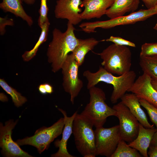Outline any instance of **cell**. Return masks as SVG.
<instances>
[{
  "label": "cell",
  "mask_w": 157,
  "mask_h": 157,
  "mask_svg": "<svg viewBox=\"0 0 157 157\" xmlns=\"http://www.w3.org/2000/svg\"><path fill=\"white\" fill-rule=\"evenodd\" d=\"M67 26L64 32L56 28L53 30L52 40L47 48L48 61L54 73L61 69L69 53L73 51L78 43L79 39L75 35L74 25L68 22Z\"/></svg>",
  "instance_id": "cell-1"
},
{
  "label": "cell",
  "mask_w": 157,
  "mask_h": 157,
  "mask_svg": "<svg viewBox=\"0 0 157 157\" xmlns=\"http://www.w3.org/2000/svg\"><path fill=\"white\" fill-rule=\"evenodd\" d=\"M139 122L147 128H154L149 122L145 113L141 107L140 99L134 93H126L121 99Z\"/></svg>",
  "instance_id": "cell-16"
},
{
  "label": "cell",
  "mask_w": 157,
  "mask_h": 157,
  "mask_svg": "<svg viewBox=\"0 0 157 157\" xmlns=\"http://www.w3.org/2000/svg\"><path fill=\"white\" fill-rule=\"evenodd\" d=\"M157 56V42L145 43L141 46L140 57Z\"/></svg>",
  "instance_id": "cell-26"
},
{
  "label": "cell",
  "mask_w": 157,
  "mask_h": 157,
  "mask_svg": "<svg viewBox=\"0 0 157 157\" xmlns=\"http://www.w3.org/2000/svg\"><path fill=\"white\" fill-rule=\"evenodd\" d=\"M22 2H25L28 5H32L34 3L35 0H21Z\"/></svg>",
  "instance_id": "cell-37"
},
{
  "label": "cell",
  "mask_w": 157,
  "mask_h": 157,
  "mask_svg": "<svg viewBox=\"0 0 157 157\" xmlns=\"http://www.w3.org/2000/svg\"><path fill=\"white\" fill-rule=\"evenodd\" d=\"M139 102L141 105L147 110L151 121L157 129V108L142 99H140Z\"/></svg>",
  "instance_id": "cell-25"
},
{
  "label": "cell",
  "mask_w": 157,
  "mask_h": 157,
  "mask_svg": "<svg viewBox=\"0 0 157 157\" xmlns=\"http://www.w3.org/2000/svg\"><path fill=\"white\" fill-rule=\"evenodd\" d=\"M157 130V128H147L139 123V129L137 137L128 145L137 150L143 157H148L147 149L149 148L153 135Z\"/></svg>",
  "instance_id": "cell-17"
},
{
  "label": "cell",
  "mask_w": 157,
  "mask_h": 157,
  "mask_svg": "<svg viewBox=\"0 0 157 157\" xmlns=\"http://www.w3.org/2000/svg\"><path fill=\"white\" fill-rule=\"evenodd\" d=\"M140 1L114 0L106 15L110 19H113L124 16L126 13L134 12L138 8Z\"/></svg>",
  "instance_id": "cell-18"
},
{
  "label": "cell",
  "mask_w": 157,
  "mask_h": 157,
  "mask_svg": "<svg viewBox=\"0 0 157 157\" xmlns=\"http://www.w3.org/2000/svg\"><path fill=\"white\" fill-rule=\"evenodd\" d=\"M0 85L11 97L13 102L17 107L22 106L27 101L26 98L15 89L9 86L3 79H0Z\"/></svg>",
  "instance_id": "cell-24"
},
{
  "label": "cell",
  "mask_w": 157,
  "mask_h": 157,
  "mask_svg": "<svg viewBox=\"0 0 157 157\" xmlns=\"http://www.w3.org/2000/svg\"><path fill=\"white\" fill-rule=\"evenodd\" d=\"M148 152V155L150 157H157V146L150 145Z\"/></svg>",
  "instance_id": "cell-31"
},
{
  "label": "cell",
  "mask_w": 157,
  "mask_h": 157,
  "mask_svg": "<svg viewBox=\"0 0 157 157\" xmlns=\"http://www.w3.org/2000/svg\"><path fill=\"white\" fill-rule=\"evenodd\" d=\"M139 65L143 73L157 80V56L140 57Z\"/></svg>",
  "instance_id": "cell-22"
},
{
  "label": "cell",
  "mask_w": 157,
  "mask_h": 157,
  "mask_svg": "<svg viewBox=\"0 0 157 157\" xmlns=\"http://www.w3.org/2000/svg\"><path fill=\"white\" fill-rule=\"evenodd\" d=\"M150 145L157 146V130L153 135Z\"/></svg>",
  "instance_id": "cell-33"
},
{
  "label": "cell",
  "mask_w": 157,
  "mask_h": 157,
  "mask_svg": "<svg viewBox=\"0 0 157 157\" xmlns=\"http://www.w3.org/2000/svg\"><path fill=\"white\" fill-rule=\"evenodd\" d=\"M14 25V21L13 19L7 17H0V34L3 35L5 33V29L6 26H13Z\"/></svg>",
  "instance_id": "cell-29"
},
{
  "label": "cell",
  "mask_w": 157,
  "mask_h": 157,
  "mask_svg": "<svg viewBox=\"0 0 157 157\" xmlns=\"http://www.w3.org/2000/svg\"><path fill=\"white\" fill-rule=\"evenodd\" d=\"M105 40L107 42H112L117 45L129 46L134 47H136L134 43L119 37L111 36Z\"/></svg>",
  "instance_id": "cell-28"
},
{
  "label": "cell",
  "mask_w": 157,
  "mask_h": 157,
  "mask_svg": "<svg viewBox=\"0 0 157 157\" xmlns=\"http://www.w3.org/2000/svg\"><path fill=\"white\" fill-rule=\"evenodd\" d=\"M47 0H40V5L39 13L40 15L38 20L39 26L41 28L48 20L47 15L49 10L47 4Z\"/></svg>",
  "instance_id": "cell-27"
},
{
  "label": "cell",
  "mask_w": 157,
  "mask_h": 157,
  "mask_svg": "<svg viewBox=\"0 0 157 157\" xmlns=\"http://www.w3.org/2000/svg\"><path fill=\"white\" fill-rule=\"evenodd\" d=\"M93 126L88 119L77 113L73 122L72 133L76 148L84 157L97 156Z\"/></svg>",
  "instance_id": "cell-5"
},
{
  "label": "cell",
  "mask_w": 157,
  "mask_h": 157,
  "mask_svg": "<svg viewBox=\"0 0 157 157\" xmlns=\"http://www.w3.org/2000/svg\"><path fill=\"white\" fill-rule=\"evenodd\" d=\"M114 0H83L80 5L84 8L81 13L82 20L99 18L106 15L107 10L112 5Z\"/></svg>",
  "instance_id": "cell-15"
},
{
  "label": "cell",
  "mask_w": 157,
  "mask_h": 157,
  "mask_svg": "<svg viewBox=\"0 0 157 157\" xmlns=\"http://www.w3.org/2000/svg\"><path fill=\"white\" fill-rule=\"evenodd\" d=\"M113 108L116 111L119 121L122 139L129 143L132 142L138 135L139 122L122 101L114 105Z\"/></svg>",
  "instance_id": "cell-10"
},
{
  "label": "cell",
  "mask_w": 157,
  "mask_h": 157,
  "mask_svg": "<svg viewBox=\"0 0 157 157\" xmlns=\"http://www.w3.org/2000/svg\"><path fill=\"white\" fill-rule=\"evenodd\" d=\"M97 54L102 60V66L112 74L120 76L130 70L131 52L126 46L113 44Z\"/></svg>",
  "instance_id": "cell-4"
},
{
  "label": "cell",
  "mask_w": 157,
  "mask_h": 157,
  "mask_svg": "<svg viewBox=\"0 0 157 157\" xmlns=\"http://www.w3.org/2000/svg\"><path fill=\"white\" fill-rule=\"evenodd\" d=\"M18 122L13 119L6 121L3 126L0 124V147L3 155L7 157H32L27 152L23 150L16 142L12 138V130Z\"/></svg>",
  "instance_id": "cell-11"
},
{
  "label": "cell",
  "mask_w": 157,
  "mask_h": 157,
  "mask_svg": "<svg viewBox=\"0 0 157 157\" xmlns=\"http://www.w3.org/2000/svg\"><path fill=\"white\" fill-rule=\"evenodd\" d=\"M144 3L147 9L154 7L157 4V0H140Z\"/></svg>",
  "instance_id": "cell-30"
},
{
  "label": "cell",
  "mask_w": 157,
  "mask_h": 157,
  "mask_svg": "<svg viewBox=\"0 0 157 157\" xmlns=\"http://www.w3.org/2000/svg\"><path fill=\"white\" fill-rule=\"evenodd\" d=\"M94 131L96 155L111 157L122 139L119 125L109 128H96Z\"/></svg>",
  "instance_id": "cell-9"
},
{
  "label": "cell",
  "mask_w": 157,
  "mask_h": 157,
  "mask_svg": "<svg viewBox=\"0 0 157 157\" xmlns=\"http://www.w3.org/2000/svg\"><path fill=\"white\" fill-rule=\"evenodd\" d=\"M157 14V4L153 8L147 9H140L132 12L127 15H124L115 18L103 21L85 22L81 24L83 31L85 33L95 32L98 28L104 29L110 28L115 26L134 24L144 21L154 15Z\"/></svg>",
  "instance_id": "cell-6"
},
{
  "label": "cell",
  "mask_w": 157,
  "mask_h": 157,
  "mask_svg": "<svg viewBox=\"0 0 157 157\" xmlns=\"http://www.w3.org/2000/svg\"><path fill=\"white\" fill-rule=\"evenodd\" d=\"M43 84L47 94H51L53 92V87L50 84L47 83Z\"/></svg>",
  "instance_id": "cell-32"
},
{
  "label": "cell",
  "mask_w": 157,
  "mask_h": 157,
  "mask_svg": "<svg viewBox=\"0 0 157 157\" xmlns=\"http://www.w3.org/2000/svg\"><path fill=\"white\" fill-rule=\"evenodd\" d=\"M0 100L4 102L7 101L8 99L5 94L1 93H0Z\"/></svg>",
  "instance_id": "cell-36"
},
{
  "label": "cell",
  "mask_w": 157,
  "mask_h": 157,
  "mask_svg": "<svg viewBox=\"0 0 157 157\" xmlns=\"http://www.w3.org/2000/svg\"><path fill=\"white\" fill-rule=\"evenodd\" d=\"M39 92L42 94L45 95L47 94L43 84L40 85L38 87Z\"/></svg>",
  "instance_id": "cell-34"
},
{
  "label": "cell",
  "mask_w": 157,
  "mask_h": 157,
  "mask_svg": "<svg viewBox=\"0 0 157 157\" xmlns=\"http://www.w3.org/2000/svg\"><path fill=\"white\" fill-rule=\"evenodd\" d=\"M151 82L153 87L157 91V80L151 78Z\"/></svg>",
  "instance_id": "cell-35"
},
{
  "label": "cell",
  "mask_w": 157,
  "mask_h": 157,
  "mask_svg": "<svg viewBox=\"0 0 157 157\" xmlns=\"http://www.w3.org/2000/svg\"><path fill=\"white\" fill-rule=\"evenodd\" d=\"M64 126V118L62 117L51 126L41 128L37 130L33 136L17 140L16 142L20 146H33L41 154L47 149L50 143L62 133Z\"/></svg>",
  "instance_id": "cell-7"
},
{
  "label": "cell",
  "mask_w": 157,
  "mask_h": 157,
  "mask_svg": "<svg viewBox=\"0 0 157 157\" xmlns=\"http://www.w3.org/2000/svg\"><path fill=\"white\" fill-rule=\"evenodd\" d=\"M88 90L89 101L81 114L96 128L103 126L108 117H116V111L106 103V94L102 89L95 86Z\"/></svg>",
  "instance_id": "cell-3"
},
{
  "label": "cell",
  "mask_w": 157,
  "mask_h": 157,
  "mask_svg": "<svg viewBox=\"0 0 157 157\" xmlns=\"http://www.w3.org/2000/svg\"><path fill=\"white\" fill-rule=\"evenodd\" d=\"M50 23L47 20L40 28L41 33L39 39L33 48L29 51H26L22 55L24 60L28 61L31 60L36 55L38 49L42 43L46 41L47 39L49 26Z\"/></svg>",
  "instance_id": "cell-21"
},
{
  "label": "cell",
  "mask_w": 157,
  "mask_h": 157,
  "mask_svg": "<svg viewBox=\"0 0 157 157\" xmlns=\"http://www.w3.org/2000/svg\"><path fill=\"white\" fill-rule=\"evenodd\" d=\"M99 42V41L93 38L79 39L78 44L72 53L79 66L83 63L86 54L92 50Z\"/></svg>",
  "instance_id": "cell-20"
},
{
  "label": "cell",
  "mask_w": 157,
  "mask_h": 157,
  "mask_svg": "<svg viewBox=\"0 0 157 157\" xmlns=\"http://www.w3.org/2000/svg\"><path fill=\"white\" fill-rule=\"evenodd\" d=\"M151 78L143 73L135 80L128 92L135 94L139 99H144L157 108V91L153 87Z\"/></svg>",
  "instance_id": "cell-13"
},
{
  "label": "cell",
  "mask_w": 157,
  "mask_h": 157,
  "mask_svg": "<svg viewBox=\"0 0 157 157\" xmlns=\"http://www.w3.org/2000/svg\"><path fill=\"white\" fill-rule=\"evenodd\" d=\"M142 155L136 149L129 146L121 139L111 157H141Z\"/></svg>",
  "instance_id": "cell-23"
},
{
  "label": "cell",
  "mask_w": 157,
  "mask_h": 157,
  "mask_svg": "<svg viewBox=\"0 0 157 157\" xmlns=\"http://www.w3.org/2000/svg\"><path fill=\"white\" fill-rule=\"evenodd\" d=\"M58 110L63 114L64 120V126L62 133V136L60 140H58L55 141L54 144L56 147L58 148V151L52 154V157H74L68 152L67 144L68 140L72 133L73 122L77 113L76 111L70 117H68L66 111L59 108Z\"/></svg>",
  "instance_id": "cell-14"
},
{
  "label": "cell",
  "mask_w": 157,
  "mask_h": 157,
  "mask_svg": "<svg viewBox=\"0 0 157 157\" xmlns=\"http://www.w3.org/2000/svg\"><path fill=\"white\" fill-rule=\"evenodd\" d=\"M79 67L71 53L68 55L61 69L63 86L65 91L70 95V100L72 104L83 86V81L79 78Z\"/></svg>",
  "instance_id": "cell-8"
},
{
  "label": "cell",
  "mask_w": 157,
  "mask_h": 157,
  "mask_svg": "<svg viewBox=\"0 0 157 157\" xmlns=\"http://www.w3.org/2000/svg\"><path fill=\"white\" fill-rule=\"evenodd\" d=\"M154 29L157 31V22L154 27Z\"/></svg>",
  "instance_id": "cell-38"
},
{
  "label": "cell",
  "mask_w": 157,
  "mask_h": 157,
  "mask_svg": "<svg viewBox=\"0 0 157 157\" xmlns=\"http://www.w3.org/2000/svg\"><path fill=\"white\" fill-rule=\"evenodd\" d=\"M81 0H57L54 13L57 19H66L73 25L78 24L82 20L79 7Z\"/></svg>",
  "instance_id": "cell-12"
},
{
  "label": "cell",
  "mask_w": 157,
  "mask_h": 157,
  "mask_svg": "<svg viewBox=\"0 0 157 157\" xmlns=\"http://www.w3.org/2000/svg\"><path fill=\"white\" fill-rule=\"evenodd\" d=\"M22 2L21 0H2L0 3V8L5 12H10L20 17L31 26L33 23V19L25 11Z\"/></svg>",
  "instance_id": "cell-19"
},
{
  "label": "cell",
  "mask_w": 157,
  "mask_h": 157,
  "mask_svg": "<svg viewBox=\"0 0 157 157\" xmlns=\"http://www.w3.org/2000/svg\"><path fill=\"white\" fill-rule=\"evenodd\" d=\"M83 75L87 81V88L88 89L95 86L101 82L113 85V90L110 100L113 104L116 103L128 92L135 82L136 77V73L133 71L130 70L116 76L101 66L96 72H92L87 70L83 72Z\"/></svg>",
  "instance_id": "cell-2"
}]
</instances>
